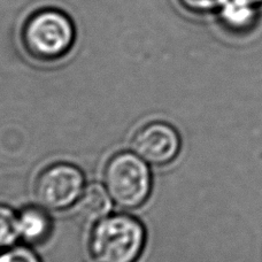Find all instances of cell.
<instances>
[{
    "mask_svg": "<svg viewBox=\"0 0 262 262\" xmlns=\"http://www.w3.org/2000/svg\"><path fill=\"white\" fill-rule=\"evenodd\" d=\"M22 50L40 63H53L67 57L76 41V28L67 13L40 7L28 14L18 32Z\"/></svg>",
    "mask_w": 262,
    "mask_h": 262,
    "instance_id": "6da1fadb",
    "label": "cell"
},
{
    "mask_svg": "<svg viewBox=\"0 0 262 262\" xmlns=\"http://www.w3.org/2000/svg\"><path fill=\"white\" fill-rule=\"evenodd\" d=\"M145 236L137 219L115 214L95 224L89 246L97 262H135L144 249Z\"/></svg>",
    "mask_w": 262,
    "mask_h": 262,
    "instance_id": "7a4b0ae2",
    "label": "cell"
},
{
    "mask_svg": "<svg viewBox=\"0 0 262 262\" xmlns=\"http://www.w3.org/2000/svg\"><path fill=\"white\" fill-rule=\"evenodd\" d=\"M104 182L115 204L123 208H137L147 200L152 177L146 163L137 154L120 152L106 163Z\"/></svg>",
    "mask_w": 262,
    "mask_h": 262,
    "instance_id": "3957f363",
    "label": "cell"
},
{
    "mask_svg": "<svg viewBox=\"0 0 262 262\" xmlns=\"http://www.w3.org/2000/svg\"><path fill=\"white\" fill-rule=\"evenodd\" d=\"M84 191V175L69 163H55L40 172L35 183V195L40 206L62 210L77 203Z\"/></svg>",
    "mask_w": 262,
    "mask_h": 262,
    "instance_id": "277c9868",
    "label": "cell"
},
{
    "mask_svg": "<svg viewBox=\"0 0 262 262\" xmlns=\"http://www.w3.org/2000/svg\"><path fill=\"white\" fill-rule=\"evenodd\" d=\"M181 138L170 124L156 121L136 133L133 149L138 157L154 166H165L179 156Z\"/></svg>",
    "mask_w": 262,
    "mask_h": 262,
    "instance_id": "5b68a950",
    "label": "cell"
},
{
    "mask_svg": "<svg viewBox=\"0 0 262 262\" xmlns=\"http://www.w3.org/2000/svg\"><path fill=\"white\" fill-rule=\"evenodd\" d=\"M16 227L21 239L30 244H38L49 238L52 230V220L43 208L30 206L17 215Z\"/></svg>",
    "mask_w": 262,
    "mask_h": 262,
    "instance_id": "8992f818",
    "label": "cell"
},
{
    "mask_svg": "<svg viewBox=\"0 0 262 262\" xmlns=\"http://www.w3.org/2000/svg\"><path fill=\"white\" fill-rule=\"evenodd\" d=\"M258 9L259 7L250 0H224L216 14L224 28L243 32L251 29L258 20Z\"/></svg>",
    "mask_w": 262,
    "mask_h": 262,
    "instance_id": "52a82bcc",
    "label": "cell"
},
{
    "mask_svg": "<svg viewBox=\"0 0 262 262\" xmlns=\"http://www.w3.org/2000/svg\"><path fill=\"white\" fill-rule=\"evenodd\" d=\"M111 208V196L99 184L88 185L76 203L77 214L88 222H98L104 219Z\"/></svg>",
    "mask_w": 262,
    "mask_h": 262,
    "instance_id": "ba28073f",
    "label": "cell"
},
{
    "mask_svg": "<svg viewBox=\"0 0 262 262\" xmlns=\"http://www.w3.org/2000/svg\"><path fill=\"white\" fill-rule=\"evenodd\" d=\"M17 215L7 206L0 205V250L11 247L17 235Z\"/></svg>",
    "mask_w": 262,
    "mask_h": 262,
    "instance_id": "9c48e42d",
    "label": "cell"
},
{
    "mask_svg": "<svg viewBox=\"0 0 262 262\" xmlns=\"http://www.w3.org/2000/svg\"><path fill=\"white\" fill-rule=\"evenodd\" d=\"M177 4L193 15H206L216 13L224 0H176Z\"/></svg>",
    "mask_w": 262,
    "mask_h": 262,
    "instance_id": "30bf717a",
    "label": "cell"
},
{
    "mask_svg": "<svg viewBox=\"0 0 262 262\" xmlns=\"http://www.w3.org/2000/svg\"><path fill=\"white\" fill-rule=\"evenodd\" d=\"M0 262H40L35 252L25 246L7 247L0 250Z\"/></svg>",
    "mask_w": 262,
    "mask_h": 262,
    "instance_id": "8fae6325",
    "label": "cell"
},
{
    "mask_svg": "<svg viewBox=\"0 0 262 262\" xmlns=\"http://www.w3.org/2000/svg\"><path fill=\"white\" fill-rule=\"evenodd\" d=\"M251 3H253L254 5H256V6L258 7H260L261 5H262V0H250Z\"/></svg>",
    "mask_w": 262,
    "mask_h": 262,
    "instance_id": "7c38bea8",
    "label": "cell"
}]
</instances>
